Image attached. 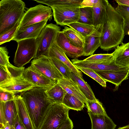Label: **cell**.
I'll use <instances>...</instances> for the list:
<instances>
[{
  "mask_svg": "<svg viewBox=\"0 0 129 129\" xmlns=\"http://www.w3.org/2000/svg\"><path fill=\"white\" fill-rule=\"evenodd\" d=\"M125 35L124 19L109 3L106 20L102 27L101 48L105 51L115 49L123 43Z\"/></svg>",
  "mask_w": 129,
  "mask_h": 129,
  "instance_id": "1",
  "label": "cell"
},
{
  "mask_svg": "<svg viewBox=\"0 0 129 129\" xmlns=\"http://www.w3.org/2000/svg\"><path fill=\"white\" fill-rule=\"evenodd\" d=\"M47 88L35 87L21 92L20 95L25 103L34 129H39L44 117L53 103L46 92Z\"/></svg>",
  "mask_w": 129,
  "mask_h": 129,
  "instance_id": "2",
  "label": "cell"
},
{
  "mask_svg": "<svg viewBox=\"0 0 129 129\" xmlns=\"http://www.w3.org/2000/svg\"><path fill=\"white\" fill-rule=\"evenodd\" d=\"M25 3L21 0L0 1V35L20 21L24 13Z\"/></svg>",
  "mask_w": 129,
  "mask_h": 129,
  "instance_id": "3",
  "label": "cell"
},
{
  "mask_svg": "<svg viewBox=\"0 0 129 129\" xmlns=\"http://www.w3.org/2000/svg\"><path fill=\"white\" fill-rule=\"evenodd\" d=\"M70 109L62 103L52 104L45 115L39 129H58L69 118Z\"/></svg>",
  "mask_w": 129,
  "mask_h": 129,
  "instance_id": "4",
  "label": "cell"
},
{
  "mask_svg": "<svg viewBox=\"0 0 129 129\" xmlns=\"http://www.w3.org/2000/svg\"><path fill=\"white\" fill-rule=\"evenodd\" d=\"M60 29L59 26L52 23L45 26L36 38L37 49L34 59L42 55L48 57L50 48L56 41L57 34Z\"/></svg>",
  "mask_w": 129,
  "mask_h": 129,
  "instance_id": "5",
  "label": "cell"
},
{
  "mask_svg": "<svg viewBox=\"0 0 129 129\" xmlns=\"http://www.w3.org/2000/svg\"><path fill=\"white\" fill-rule=\"evenodd\" d=\"M53 15L51 8L39 4L30 8L25 12L20 22L18 30L46 20L51 21Z\"/></svg>",
  "mask_w": 129,
  "mask_h": 129,
  "instance_id": "6",
  "label": "cell"
},
{
  "mask_svg": "<svg viewBox=\"0 0 129 129\" xmlns=\"http://www.w3.org/2000/svg\"><path fill=\"white\" fill-rule=\"evenodd\" d=\"M18 46L14 60L15 65L23 67L34 58L36 52V38L25 39L17 42Z\"/></svg>",
  "mask_w": 129,
  "mask_h": 129,
  "instance_id": "7",
  "label": "cell"
},
{
  "mask_svg": "<svg viewBox=\"0 0 129 129\" xmlns=\"http://www.w3.org/2000/svg\"><path fill=\"white\" fill-rule=\"evenodd\" d=\"M80 6L73 4L51 7L54 20L57 24L61 26H68L77 22L79 18Z\"/></svg>",
  "mask_w": 129,
  "mask_h": 129,
  "instance_id": "8",
  "label": "cell"
},
{
  "mask_svg": "<svg viewBox=\"0 0 129 129\" xmlns=\"http://www.w3.org/2000/svg\"><path fill=\"white\" fill-rule=\"evenodd\" d=\"M31 66L52 80L57 81L63 77L48 57L42 55L34 59Z\"/></svg>",
  "mask_w": 129,
  "mask_h": 129,
  "instance_id": "9",
  "label": "cell"
},
{
  "mask_svg": "<svg viewBox=\"0 0 129 129\" xmlns=\"http://www.w3.org/2000/svg\"><path fill=\"white\" fill-rule=\"evenodd\" d=\"M71 61L75 67L88 68L93 70L120 71L129 70V68L116 64L114 59L105 61L91 62L80 60L77 58L72 59Z\"/></svg>",
  "mask_w": 129,
  "mask_h": 129,
  "instance_id": "10",
  "label": "cell"
},
{
  "mask_svg": "<svg viewBox=\"0 0 129 129\" xmlns=\"http://www.w3.org/2000/svg\"><path fill=\"white\" fill-rule=\"evenodd\" d=\"M23 76L35 87L48 88L57 82L56 81L48 78L31 66L25 69Z\"/></svg>",
  "mask_w": 129,
  "mask_h": 129,
  "instance_id": "11",
  "label": "cell"
},
{
  "mask_svg": "<svg viewBox=\"0 0 129 129\" xmlns=\"http://www.w3.org/2000/svg\"><path fill=\"white\" fill-rule=\"evenodd\" d=\"M56 42L68 57L75 59L83 56V48H77L73 45L62 31L58 33Z\"/></svg>",
  "mask_w": 129,
  "mask_h": 129,
  "instance_id": "12",
  "label": "cell"
},
{
  "mask_svg": "<svg viewBox=\"0 0 129 129\" xmlns=\"http://www.w3.org/2000/svg\"><path fill=\"white\" fill-rule=\"evenodd\" d=\"M48 20L31 25L20 30H18L12 40L17 42L21 40L29 39L36 38L47 25Z\"/></svg>",
  "mask_w": 129,
  "mask_h": 129,
  "instance_id": "13",
  "label": "cell"
},
{
  "mask_svg": "<svg viewBox=\"0 0 129 129\" xmlns=\"http://www.w3.org/2000/svg\"><path fill=\"white\" fill-rule=\"evenodd\" d=\"M103 25H97L95 30L84 38L83 56L93 55L101 46V37Z\"/></svg>",
  "mask_w": 129,
  "mask_h": 129,
  "instance_id": "14",
  "label": "cell"
},
{
  "mask_svg": "<svg viewBox=\"0 0 129 129\" xmlns=\"http://www.w3.org/2000/svg\"><path fill=\"white\" fill-rule=\"evenodd\" d=\"M54 57L66 65L72 72L76 76L82 78V72L77 69L72 63L56 41L52 44L49 50L48 57Z\"/></svg>",
  "mask_w": 129,
  "mask_h": 129,
  "instance_id": "15",
  "label": "cell"
},
{
  "mask_svg": "<svg viewBox=\"0 0 129 129\" xmlns=\"http://www.w3.org/2000/svg\"><path fill=\"white\" fill-rule=\"evenodd\" d=\"M93 70L106 82L111 83L117 86L128 79L129 76V70L120 71Z\"/></svg>",
  "mask_w": 129,
  "mask_h": 129,
  "instance_id": "16",
  "label": "cell"
},
{
  "mask_svg": "<svg viewBox=\"0 0 129 129\" xmlns=\"http://www.w3.org/2000/svg\"><path fill=\"white\" fill-rule=\"evenodd\" d=\"M91 122V129H114L116 125L107 115H95L88 112Z\"/></svg>",
  "mask_w": 129,
  "mask_h": 129,
  "instance_id": "17",
  "label": "cell"
},
{
  "mask_svg": "<svg viewBox=\"0 0 129 129\" xmlns=\"http://www.w3.org/2000/svg\"><path fill=\"white\" fill-rule=\"evenodd\" d=\"M115 63L117 65L129 68V42L122 43L112 53Z\"/></svg>",
  "mask_w": 129,
  "mask_h": 129,
  "instance_id": "18",
  "label": "cell"
},
{
  "mask_svg": "<svg viewBox=\"0 0 129 129\" xmlns=\"http://www.w3.org/2000/svg\"><path fill=\"white\" fill-rule=\"evenodd\" d=\"M35 87L24 77L15 79L12 82L0 88L13 93L14 94L29 90Z\"/></svg>",
  "mask_w": 129,
  "mask_h": 129,
  "instance_id": "19",
  "label": "cell"
},
{
  "mask_svg": "<svg viewBox=\"0 0 129 129\" xmlns=\"http://www.w3.org/2000/svg\"><path fill=\"white\" fill-rule=\"evenodd\" d=\"M57 81L67 93L85 103L87 100L86 98L74 81L71 79H67L63 77Z\"/></svg>",
  "mask_w": 129,
  "mask_h": 129,
  "instance_id": "20",
  "label": "cell"
},
{
  "mask_svg": "<svg viewBox=\"0 0 129 129\" xmlns=\"http://www.w3.org/2000/svg\"><path fill=\"white\" fill-rule=\"evenodd\" d=\"M107 0H102L97 6L92 8L93 25H103L106 22L107 8L109 3Z\"/></svg>",
  "mask_w": 129,
  "mask_h": 129,
  "instance_id": "21",
  "label": "cell"
},
{
  "mask_svg": "<svg viewBox=\"0 0 129 129\" xmlns=\"http://www.w3.org/2000/svg\"><path fill=\"white\" fill-rule=\"evenodd\" d=\"M17 114L26 129H34L25 103L20 95L16 96L14 99Z\"/></svg>",
  "mask_w": 129,
  "mask_h": 129,
  "instance_id": "22",
  "label": "cell"
},
{
  "mask_svg": "<svg viewBox=\"0 0 129 129\" xmlns=\"http://www.w3.org/2000/svg\"><path fill=\"white\" fill-rule=\"evenodd\" d=\"M71 76V79L76 83L87 100L92 101H96L98 100L89 85L83 78L76 76L72 72Z\"/></svg>",
  "mask_w": 129,
  "mask_h": 129,
  "instance_id": "23",
  "label": "cell"
},
{
  "mask_svg": "<svg viewBox=\"0 0 129 129\" xmlns=\"http://www.w3.org/2000/svg\"><path fill=\"white\" fill-rule=\"evenodd\" d=\"M62 31L73 45L78 48H83L84 43V38L74 29L65 26Z\"/></svg>",
  "mask_w": 129,
  "mask_h": 129,
  "instance_id": "24",
  "label": "cell"
},
{
  "mask_svg": "<svg viewBox=\"0 0 129 129\" xmlns=\"http://www.w3.org/2000/svg\"><path fill=\"white\" fill-rule=\"evenodd\" d=\"M46 92L49 99L53 103H62L63 98L67 93L57 82L46 89Z\"/></svg>",
  "mask_w": 129,
  "mask_h": 129,
  "instance_id": "25",
  "label": "cell"
},
{
  "mask_svg": "<svg viewBox=\"0 0 129 129\" xmlns=\"http://www.w3.org/2000/svg\"><path fill=\"white\" fill-rule=\"evenodd\" d=\"M5 111L6 123L13 126L14 120L17 115V108L15 100L5 103Z\"/></svg>",
  "mask_w": 129,
  "mask_h": 129,
  "instance_id": "26",
  "label": "cell"
},
{
  "mask_svg": "<svg viewBox=\"0 0 129 129\" xmlns=\"http://www.w3.org/2000/svg\"><path fill=\"white\" fill-rule=\"evenodd\" d=\"M83 102L75 96L67 93L64 95L62 103L70 109L80 111L84 107Z\"/></svg>",
  "mask_w": 129,
  "mask_h": 129,
  "instance_id": "27",
  "label": "cell"
},
{
  "mask_svg": "<svg viewBox=\"0 0 129 129\" xmlns=\"http://www.w3.org/2000/svg\"><path fill=\"white\" fill-rule=\"evenodd\" d=\"M68 26L76 30L84 38L93 33L97 26L78 22L71 23Z\"/></svg>",
  "mask_w": 129,
  "mask_h": 129,
  "instance_id": "28",
  "label": "cell"
},
{
  "mask_svg": "<svg viewBox=\"0 0 129 129\" xmlns=\"http://www.w3.org/2000/svg\"><path fill=\"white\" fill-rule=\"evenodd\" d=\"M80 15L78 22L93 25L92 8L80 6Z\"/></svg>",
  "mask_w": 129,
  "mask_h": 129,
  "instance_id": "29",
  "label": "cell"
},
{
  "mask_svg": "<svg viewBox=\"0 0 129 129\" xmlns=\"http://www.w3.org/2000/svg\"><path fill=\"white\" fill-rule=\"evenodd\" d=\"M87 112L95 115L107 114L102 104L99 100L92 101L87 100L85 103Z\"/></svg>",
  "mask_w": 129,
  "mask_h": 129,
  "instance_id": "30",
  "label": "cell"
},
{
  "mask_svg": "<svg viewBox=\"0 0 129 129\" xmlns=\"http://www.w3.org/2000/svg\"><path fill=\"white\" fill-rule=\"evenodd\" d=\"M37 2L46 5L51 7L54 6L76 4L80 5L83 0H35Z\"/></svg>",
  "mask_w": 129,
  "mask_h": 129,
  "instance_id": "31",
  "label": "cell"
},
{
  "mask_svg": "<svg viewBox=\"0 0 129 129\" xmlns=\"http://www.w3.org/2000/svg\"><path fill=\"white\" fill-rule=\"evenodd\" d=\"M49 57L54 66L62 75L63 77L67 79H71L72 72L66 65L55 57Z\"/></svg>",
  "mask_w": 129,
  "mask_h": 129,
  "instance_id": "32",
  "label": "cell"
},
{
  "mask_svg": "<svg viewBox=\"0 0 129 129\" xmlns=\"http://www.w3.org/2000/svg\"><path fill=\"white\" fill-rule=\"evenodd\" d=\"M20 21L13 27L0 35V45L9 42L14 38L19 28Z\"/></svg>",
  "mask_w": 129,
  "mask_h": 129,
  "instance_id": "33",
  "label": "cell"
},
{
  "mask_svg": "<svg viewBox=\"0 0 129 129\" xmlns=\"http://www.w3.org/2000/svg\"><path fill=\"white\" fill-rule=\"evenodd\" d=\"M76 67L82 72L94 80L103 87H106V81L93 70L88 68L78 67Z\"/></svg>",
  "mask_w": 129,
  "mask_h": 129,
  "instance_id": "34",
  "label": "cell"
},
{
  "mask_svg": "<svg viewBox=\"0 0 129 129\" xmlns=\"http://www.w3.org/2000/svg\"><path fill=\"white\" fill-rule=\"evenodd\" d=\"M7 68L13 81L16 79L24 77L23 73L25 69L24 67H17L10 63L7 66Z\"/></svg>",
  "mask_w": 129,
  "mask_h": 129,
  "instance_id": "35",
  "label": "cell"
},
{
  "mask_svg": "<svg viewBox=\"0 0 129 129\" xmlns=\"http://www.w3.org/2000/svg\"><path fill=\"white\" fill-rule=\"evenodd\" d=\"M114 59L111 54H93L83 60L91 62H102L110 61Z\"/></svg>",
  "mask_w": 129,
  "mask_h": 129,
  "instance_id": "36",
  "label": "cell"
},
{
  "mask_svg": "<svg viewBox=\"0 0 129 129\" xmlns=\"http://www.w3.org/2000/svg\"><path fill=\"white\" fill-rule=\"evenodd\" d=\"M13 81L7 71V66L0 65V87L7 85Z\"/></svg>",
  "mask_w": 129,
  "mask_h": 129,
  "instance_id": "37",
  "label": "cell"
},
{
  "mask_svg": "<svg viewBox=\"0 0 129 129\" xmlns=\"http://www.w3.org/2000/svg\"><path fill=\"white\" fill-rule=\"evenodd\" d=\"M9 52L6 47H0V65L7 66L10 63L9 61L10 56Z\"/></svg>",
  "mask_w": 129,
  "mask_h": 129,
  "instance_id": "38",
  "label": "cell"
},
{
  "mask_svg": "<svg viewBox=\"0 0 129 129\" xmlns=\"http://www.w3.org/2000/svg\"><path fill=\"white\" fill-rule=\"evenodd\" d=\"M15 94L0 88V102H6L14 100Z\"/></svg>",
  "mask_w": 129,
  "mask_h": 129,
  "instance_id": "39",
  "label": "cell"
},
{
  "mask_svg": "<svg viewBox=\"0 0 129 129\" xmlns=\"http://www.w3.org/2000/svg\"><path fill=\"white\" fill-rule=\"evenodd\" d=\"M115 9L123 18L129 17V6L118 5Z\"/></svg>",
  "mask_w": 129,
  "mask_h": 129,
  "instance_id": "40",
  "label": "cell"
},
{
  "mask_svg": "<svg viewBox=\"0 0 129 129\" xmlns=\"http://www.w3.org/2000/svg\"><path fill=\"white\" fill-rule=\"evenodd\" d=\"M102 0H84L80 4L81 6L94 7L98 5Z\"/></svg>",
  "mask_w": 129,
  "mask_h": 129,
  "instance_id": "41",
  "label": "cell"
},
{
  "mask_svg": "<svg viewBox=\"0 0 129 129\" xmlns=\"http://www.w3.org/2000/svg\"><path fill=\"white\" fill-rule=\"evenodd\" d=\"M5 102H0V124L5 125L6 124L5 116Z\"/></svg>",
  "mask_w": 129,
  "mask_h": 129,
  "instance_id": "42",
  "label": "cell"
},
{
  "mask_svg": "<svg viewBox=\"0 0 129 129\" xmlns=\"http://www.w3.org/2000/svg\"><path fill=\"white\" fill-rule=\"evenodd\" d=\"M13 126L15 129H26L18 114L14 120Z\"/></svg>",
  "mask_w": 129,
  "mask_h": 129,
  "instance_id": "43",
  "label": "cell"
},
{
  "mask_svg": "<svg viewBox=\"0 0 129 129\" xmlns=\"http://www.w3.org/2000/svg\"><path fill=\"white\" fill-rule=\"evenodd\" d=\"M73 123L69 118L58 129H73Z\"/></svg>",
  "mask_w": 129,
  "mask_h": 129,
  "instance_id": "44",
  "label": "cell"
},
{
  "mask_svg": "<svg viewBox=\"0 0 129 129\" xmlns=\"http://www.w3.org/2000/svg\"><path fill=\"white\" fill-rule=\"evenodd\" d=\"M125 35H129V17L123 18Z\"/></svg>",
  "mask_w": 129,
  "mask_h": 129,
  "instance_id": "45",
  "label": "cell"
},
{
  "mask_svg": "<svg viewBox=\"0 0 129 129\" xmlns=\"http://www.w3.org/2000/svg\"><path fill=\"white\" fill-rule=\"evenodd\" d=\"M119 5H123L129 7V0H116L115 1Z\"/></svg>",
  "mask_w": 129,
  "mask_h": 129,
  "instance_id": "46",
  "label": "cell"
},
{
  "mask_svg": "<svg viewBox=\"0 0 129 129\" xmlns=\"http://www.w3.org/2000/svg\"><path fill=\"white\" fill-rule=\"evenodd\" d=\"M0 129H15L13 126L9 124V123H6L5 125H0Z\"/></svg>",
  "mask_w": 129,
  "mask_h": 129,
  "instance_id": "47",
  "label": "cell"
},
{
  "mask_svg": "<svg viewBox=\"0 0 129 129\" xmlns=\"http://www.w3.org/2000/svg\"><path fill=\"white\" fill-rule=\"evenodd\" d=\"M117 129H129V125L122 127H120Z\"/></svg>",
  "mask_w": 129,
  "mask_h": 129,
  "instance_id": "48",
  "label": "cell"
}]
</instances>
